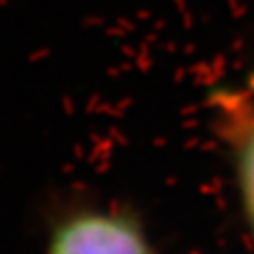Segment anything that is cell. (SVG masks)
I'll return each instance as SVG.
<instances>
[{
  "mask_svg": "<svg viewBox=\"0 0 254 254\" xmlns=\"http://www.w3.org/2000/svg\"><path fill=\"white\" fill-rule=\"evenodd\" d=\"M48 254H150V248L130 218L86 212L60 224Z\"/></svg>",
  "mask_w": 254,
  "mask_h": 254,
  "instance_id": "6da1fadb",
  "label": "cell"
},
{
  "mask_svg": "<svg viewBox=\"0 0 254 254\" xmlns=\"http://www.w3.org/2000/svg\"><path fill=\"white\" fill-rule=\"evenodd\" d=\"M240 192L246 216L254 228V128L250 130L248 138L242 144L240 150Z\"/></svg>",
  "mask_w": 254,
  "mask_h": 254,
  "instance_id": "7a4b0ae2",
  "label": "cell"
}]
</instances>
